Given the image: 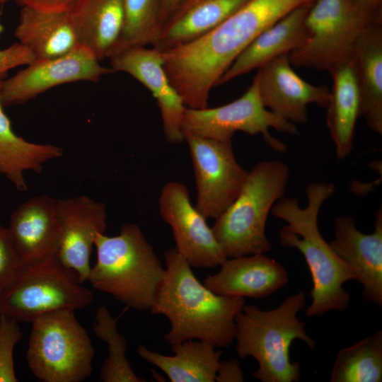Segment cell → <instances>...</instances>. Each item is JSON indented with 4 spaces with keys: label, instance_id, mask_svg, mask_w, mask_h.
<instances>
[{
    "label": "cell",
    "instance_id": "obj_1",
    "mask_svg": "<svg viewBox=\"0 0 382 382\" xmlns=\"http://www.w3.org/2000/svg\"><path fill=\"white\" fill-rule=\"evenodd\" d=\"M316 0H248L217 27L162 52L164 68L190 108H205L209 93L235 59L262 32Z\"/></svg>",
    "mask_w": 382,
    "mask_h": 382
},
{
    "label": "cell",
    "instance_id": "obj_2",
    "mask_svg": "<svg viewBox=\"0 0 382 382\" xmlns=\"http://www.w3.org/2000/svg\"><path fill=\"white\" fill-rule=\"evenodd\" d=\"M166 276L151 308L170 323L164 340L170 346L188 340L227 347L235 338V318L244 297L219 295L202 284L176 248L164 253Z\"/></svg>",
    "mask_w": 382,
    "mask_h": 382
},
{
    "label": "cell",
    "instance_id": "obj_3",
    "mask_svg": "<svg viewBox=\"0 0 382 382\" xmlns=\"http://www.w3.org/2000/svg\"><path fill=\"white\" fill-rule=\"evenodd\" d=\"M334 192L332 183H312L306 188V207H301L296 198L283 197L270 212L286 222L279 231L281 245L301 252L309 269L313 287L312 301L306 309L307 317L345 310L349 304L350 294L343 284L355 279L351 267L324 239L318 227L320 207Z\"/></svg>",
    "mask_w": 382,
    "mask_h": 382
},
{
    "label": "cell",
    "instance_id": "obj_4",
    "mask_svg": "<svg viewBox=\"0 0 382 382\" xmlns=\"http://www.w3.org/2000/svg\"><path fill=\"white\" fill-rule=\"evenodd\" d=\"M306 307V293L286 297L276 308L264 311L257 306L244 305L235 318L236 351L239 358L253 357L258 364L252 374L262 382H297L300 364L290 359V347L301 340L311 349L315 341L308 335L305 323L297 317Z\"/></svg>",
    "mask_w": 382,
    "mask_h": 382
},
{
    "label": "cell",
    "instance_id": "obj_5",
    "mask_svg": "<svg viewBox=\"0 0 382 382\" xmlns=\"http://www.w3.org/2000/svg\"><path fill=\"white\" fill-rule=\"evenodd\" d=\"M94 246L96 262L87 281L128 308L150 311L164 280L166 268L140 227L126 224L115 236L97 233Z\"/></svg>",
    "mask_w": 382,
    "mask_h": 382
},
{
    "label": "cell",
    "instance_id": "obj_6",
    "mask_svg": "<svg viewBox=\"0 0 382 382\" xmlns=\"http://www.w3.org/2000/svg\"><path fill=\"white\" fill-rule=\"evenodd\" d=\"M289 178V167L279 160L260 161L248 172L238 196L212 227L227 258L272 249L266 222L273 205L284 197Z\"/></svg>",
    "mask_w": 382,
    "mask_h": 382
},
{
    "label": "cell",
    "instance_id": "obj_7",
    "mask_svg": "<svg viewBox=\"0 0 382 382\" xmlns=\"http://www.w3.org/2000/svg\"><path fill=\"white\" fill-rule=\"evenodd\" d=\"M70 309L44 314L31 323L26 359L44 382H81L92 372L91 339Z\"/></svg>",
    "mask_w": 382,
    "mask_h": 382
},
{
    "label": "cell",
    "instance_id": "obj_8",
    "mask_svg": "<svg viewBox=\"0 0 382 382\" xmlns=\"http://www.w3.org/2000/svg\"><path fill=\"white\" fill-rule=\"evenodd\" d=\"M81 284L58 257L23 265L0 292V316L31 323L47 313L86 308L93 295Z\"/></svg>",
    "mask_w": 382,
    "mask_h": 382
},
{
    "label": "cell",
    "instance_id": "obj_9",
    "mask_svg": "<svg viewBox=\"0 0 382 382\" xmlns=\"http://www.w3.org/2000/svg\"><path fill=\"white\" fill-rule=\"evenodd\" d=\"M371 22L349 0H316L305 18V39L288 54L289 62L296 67L328 71L352 57L358 37Z\"/></svg>",
    "mask_w": 382,
    "mask_h": 382
},
{
    "label": "cell",
    "instance_id": "obj_10",
    "mask_svg": "<svg viewBox=\"0 0 382 382\" xmlns=\"http://www.w3.org/2000/svg\"><path fill=\"white\" fill-rule=\"evenodd\" d=\"M270 127L282 133L299 134L295 124L264 106L256 75L251 86L239 98L216 108H186L182 120L183 134L224 141L232 140L238 131L250 135L261 134L274 151H286V145L270 134Z\"/></svg>",
    "mask_w": 382,
    "mask_h": 382
},
{
    "label": "cell",
    "instance_id": "obj_11",
    "mask_svg": "<svg viewBox=\"0 0 382 382\" xmlns=\"http://www.w3.org/2000/svg\"><path fill=\"white\" fill-rule=\"evenodd\" d=\"M192 161L197 211L206 219L218 218L234 201L248 172L238 163L231 140L184 134Z\"/></svg>",
    "mask_w": 382,
    "mask_h": 382
},
{
    "label": "cell",
    "instance_id": "obj_12",
    "mask_svg": "<svg viewBox=\"0 0 382 382\" xmlns=\"http://www.w3.org/2000/svg\"><path fill=\"white\" fill-rule=\"evenodd\" d=\"M114 71L103 66L88 50L79 46L70 52L49 59H35L0 86L3 107L23 104L49 89L79 81L98 82Z\"/></svg>",
    "mask_w": 382,
    "mask_h": 382
},
{
    "label": "cell",
    "instance_id": "obj_13",
    "mask_svg": "<svg viewBox=\"0 0 382 382\" xmlns=\"http://www.w3.org/2000/svg\"><path fill=\"white\" fill-rule=\"evenodd\" d=\"M158 205L161 218L172 228L176 249L191 267H216L227 259L207 219L192 204L184 184L167 183Z\"/></svg>",
    "mask_w": 382,
    "mask_h": 382
},
{
    "label": "cell",
    "instance_id": "obj_14",
    "mask_svg": "<svg viewBox=\"0 0 382 382\" xmlns=\"http://www.w3.org/2000/svg\"><path fill=\"white\" fill-rule=\"evenodd\" d=\"M259 93L264 106L293 124L308 122L307 105L326 108L330 92L326 86H315L293 70L288 54L281 55L257 69Z\"/></svg>",
    "mask_w": 382,
    "mask_h": 382
},
{
    "label": "cell",
    "instance_id": "obj_15",
    "mask_svg": "<svg viewBox=\"0 0 382 382\" xmlns=\"http://www.w3.org/2000/svg\"><path fill=\"white\" fill-rule=\"evenodd\" d=\"M110 60L114 71L131 75L152 93L166 140L170 144L182 142V120L187 107L166 74L163 53L153 47H134L114 54Z\"/></svg>",
    "mask_w": 382,
    "mask_h": 382
},
{
    "label": "cell",
    "instance_id": "obj_16",
    "mask_svg": "<svg viewBox=\"0 0 382 382\" xmlns=\"http://www.w3.org/2000/svg\"><path fill=\"white\" fill-rule=\"evenodd\" d=\"M61 228L59 260L78 274L83 284L91 268L90 257L97 233H105L107 211L102 202L87 196L58 199Z\"/></svg>",
    "mask_w": 382,
    "mask_h": 382
},
{
    "label": "cell",
    "instance_id": "obj_17",
    "mask_svg": "<svg viewBox=\"0 0 382 382\" xmlns=\"http://www.w3.org/2000/svg\"><path fill=\"white\" fill-rule=\"evenodd\" d=\"M332 248L353 271L355 280L363 286L368 302L382 306V209L375 214L374 229L366 234L358 230L349 215L335 219Z\"/></svg>",
    "mask_w": 382,
    "mask_h": 382
},
{
    "label": "cell",
    "instance_id": "obj_18",
    "mask_svg": "<svg viewBox=\"0 0 382 382\" xmlns=\"http://www.w3.org/2000/svg\"><path fill=\"white\" fill-rule=\"evenodd\" d=\"M8 229L23 265L58 257L57 199L40 195L23 202L12 213Z\"/></svg>",
    "mask_w": 382,
    "mask_h": 382
},
{
    "label": "cell",
    "instance_id": "obj_19",
    "mask_svg": "<svg viewBox=\"0 0 382 382\" xmlns=\"http://www.w3.org/2000/svg\"><path fill=\"white\" fill-rule=\"evenodd\" d=\"M220 266L219 272L204 281L206 287L219 295L265 298L289 281L284 266L264 253L227 258Z\"/></svg>",
    "mask_w": 382,
    "mask_h": 382
},
{
    "label": "cell",
    "instance_id": "obj_20",
    "mask_svg": "<svg viewBox=\"0 0 382 382\" xmlns=\"http://www.w3.org/2000/svg\"><path fill=\"white\" fill-rule=\"evenodd\" d=\"M313 3L290 12L256 37L235 59L218 81L226 83L271 60L289 54L299 47L306 37L305 18Z\"/></svg>",
    "mask_w": 382,
    "mask_h": 382
},
{
    "label": "cell",
    "instance_id": "obj_21",
    "mask_svg": "<svg viewBox=\"0 0 382 382\" xmlns=\"http://www.w3.org/2000/svg\"><path fill=\"white\" fill-rule=\"evenodd\" d=\"M332 86L327 105L326 123L337 159L352 151L355 127L360 116V92L352 57L329 69Z\"/></svg>",
    "mask_w": 382,
    "mask_h": 382
},
{
    "label": "cell",
    "instance_id": "obj_22",
    "mask_svg": "<svg viewBox=\"0 0 382 382\" xmlns=\"http://www.w3.org/2000/svg\"><path fill=\"white\" fill-rule=\"evenodd\" d=\"M68 12L79 46L99 61L110 58L122 30V0H76Z\"/></svg>",
    "mask_w": 382,
    "mask_h": 382
},
{
    "label": "cell",
    "instance_id": "obj_23",
    "mask_svg": "<svg viewBox=\"0 0 382 382\" xmlns=\"http://www.w3.org/2000/svg\"><path fill=\"white\" fill-rule=\"evenodd\" d=\"M248 0H185L162 25L152 46L164 52L209 33Z\"/></svg>",
    "mask_w": 382,
    "mask_h": 382
},
{
    "label": "cell",
    "instance_id": "obj_24",
    "mask_svg": "<svg viewBox=\"0 0 382 382\" xmlns=\"http://www.w3.org/2000/svg\"><path fill=\"white\" fill-rule=\"evenodd\" d=\"M18 42L35 59L59 57L79 46L68 11H41L23 7L14 30Z\"/></svg>",
    "mask_w": 382,
    "mask_h": 382
},
{
    "label": "cell",
    "instance_id": "obj_25",
    "mask_svg": "<svg viewBox=\"0 0 382 382\" xmlns=\"http://www.w3.org/2000/svg\"><path fill=\"white\" fill-rule=\"evenodd\" d=\"M353 58L360 92V115L382 134V22L369 23L358 37Z\"/></svg>",
    "mask_w": 382,
    "mask_h": 382
},
{
    "label": "cell",
    "instance_id": "obj_26",
    "mask_svg": "<svg viewBox=\"0 0 382 382\" xmlns=\"http://www.w3.org/2000/svg\"><path fill=\"white\" fill-rule=\"evenodd\" d=\"M166 356L139 345V356L157 366L171 382H214L222 351L209 343L188 340L171 346Z\"/></svg>",
    "mask_w": 382,
    "mask_h": 382
},
{
    "label": "cell",
    "instance_id": "obj_27",
    "mask_svg": "<svg viewBox=\"0 0 382 382\" xmlns=\"http://www.w3.org/2000/svg\"><path fill=\"white\" fill-rule=\"evenodd\" d=\"M3 108L0 100V173L23 192L27 190L23 171L40 173L42 164L60 157L63 150L52 144L29 142L16 135Z\"/></svg>",
    "mask_w": 382,
    "mask_h": 382
},
{
    "label": "cell",
    "instance_id": "obj_28",
    "mask_svg": "<svg viewBox=\"0 0 382 382\" xmlns=\"http://www.w3.org/2000/svg\"><path fill=\"white\" fill-rule=\"evenodd\" d=\"M382 332L339 350L331 373V382H381Z\"/></svg>",
    "mask_w": 382,
    "mask_h": 382
},
{
    "label": "cell",
    "instance_id": "obj_29",
    "mask_svg": "<svg viewBox=\"0 0 382 382\" xmlns=\"http://www.w3.org/2000/svg\"><path fill=\"white\" fill-rule=\"evenodd\" d=\"M128 308L126 306L116 318L111 316L104 305L96 310L93 330L98 338L107 342L108 348V355L99 374L103 382L146 381L145 378L137 376L132 369L125 355L127 340L117 330V322Z\"/></svg>",
    "mask_w": 382,
    "mask_h": 382
},
{
    "label": "cell",
    "instance_id": "obj_30",
    "mask_svg": "<svg viewBox=\"0 0 382 382\" xmlns=\"http://www.w3.org/2000/svg\"><path fill=\"white\" fill-rule=\"evenodd\" d=\"M122 30L111 57L128 48L153 46L161 28L160 0H122Z\"/></svg>",
    "mask_w": 382,
    "mask_h": 382
},
{
    "label": "cell",
    "instance_id": "obj_31",
    "mask_svg": "<svg viewBox=\"0 0 382 382\" xmlns=\"http://www.w3.org/2000/svg\"><path fill=\"white\" fill-rule=\"evenodd\" d=\"M18 322L0 316V382H17L13 362V349L22 339Z\"/></svg>",
    "mask_w": 382,
    "mask_h": 382
},
{
    "label": "cell",
    "instance_id": "obj_32",
    "mask_svg": "<svg viewBox=\"0 0 382 382\" xmlns=\"http://www.w3.org/2000/svg\"><path fill=\"white\" fill-rule=\"evenodd\" d=\"M23 266L8 228L0 224V292Z\"/></svg>",
    "mask_w": 382,
    "mask_h": 382
},
{
    "label": "cell",
    "instance_id": "obj_33",
    "mask_svg": "<svg viewBox=\"0 0 382 382\" xmlns=\"http://www.w3.org/2000/svg\"><path fill=\"white\" fill-rule=\"evenodd\" d=\"M4 27L0 22V35ZM32 52L19 42L0 50V86L6 79L9 70L21 65H28L35 60Z\"/></svg>",
    "mask_w": 382,
    "mask_h": 382
},
{
    "label": "cell",
    "instance_id": "obj_34",
    "mask_svg": "<svg viewBox=\"0 0 382 382\" xmlns=\"http://www.w3.org/2000/svg\"><path fill=\"white\" fill-rule=\"evenodd\" d=\"M244 381L243 371L239 362L236 359L220 361L215 381L218 382H242Z\"/></svg>",
    "mask_w": 382,
    "mask_h": 382
},
{
    "label": "cell",
    "instance_id": "obj_35",
    "mask_svg": "<svg viewBox=\"0 0 382 382\" xmlns=\"http://www.w3.org/2000/svg\"><path fill=\"white\" fill-rule=\"evenodd\" d=\"M21 8L41 11H68L76 0H13Z\"/></svg>",
    "mask_w": 382,
    "mask_h": 382
},
{
    "label": "cell",
    "instance_id": "obj_36",
    "mask_svg": "<svg viewBox=\"0 0 382 382\" xmlns=\"http://www.w3.org/2000/svg\"><path fill=\"white\" fill-rule=\"evenodd\" d=\"M361 13L374 21L382 22V0H349Z\"/></svg>",
    "mask_w": 382,
    "mask_h": 382
},
{
    "label": "cell",
    "instance_id": "obj_37",
    "mask_svg": "<svg viewBox=\"0 0 382 382\" xmlns=\"http://www.w3.org/2000/svg\"><path fill=\"white\" fill-rule=\"evenodd\" d=\"M185 1V0H160V21L161 26Z\"/></svg>",
    "mask_w": 382,
    "mask_h": 382
},
{
    "label": "cell",
    "instance_id": "obj_38",
    "mask_svg": "<svg viewBox=\"0 0 382 382\" xmlns=\"http://www.w3.org/2000/svg\"><path fill=\"white\" fill-rule=\"evenodd\" d=\"M6 0H0V5L6 2Z\"/></svg>",
    "mask_w": 382,
    "mask_h": 382
}]
</instances>
